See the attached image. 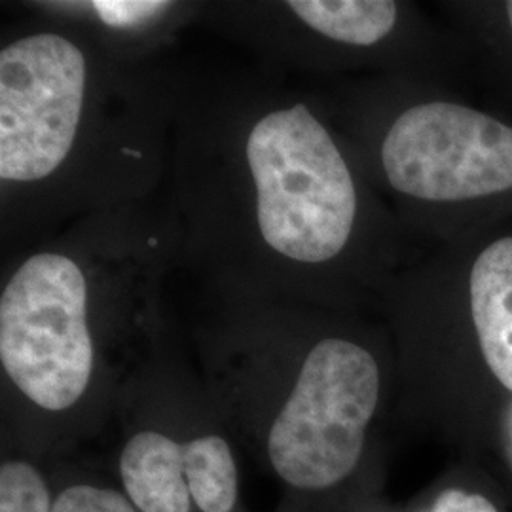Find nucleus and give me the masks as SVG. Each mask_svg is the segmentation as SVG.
<instances>
[{
    "mask_svg": "<svg viewBox=\"0 0 512 512\" xmlns=\"http://www.w3.org/2000/svg\"><path fill=\"white\" fill-rule=\"evenodd\" d=\"M86 57L63 35L38 33L0 52V177L46 179L65 162L82 120Z\"/></svg>",
    "mask_w": 512,
    "mask_h": 512,
    "instance_id": "obj_4",
    "label": "nucleus"
},
{
    "mask_svg": "<svg viewBox=\"0 0 512 512\" xmlns=\"http://www.w3.org/2000/svg\"><path fill=\"white\" fill-rule=\"evenodd\" d=\"M184 469L194 507L200 512H234L239 478L230 444L220 435L184 442Z\"/></svg>",
    "mask_w": 512,
    "mask_h": 512,
    "instance_id": "obj_9",
    "label": "nucleus"
},
{
    "mask_svg": "<svg viewBox=\"0 0 512 512\" xmlns=\"http://www.w3.org/2000/svg\"><path fill=\"white\" fill-rule=\"evenodd\" d=\"M54 495L35 465L23 459L0 467V512H52Z\"/></svg>",
    "mask_w": 512,
    "mask_h": 512,
    "instance_id": "obj_10",
    "label": "nucleus"
},
{
    "mask_svg": "<svg viewBox=\"0 0 512 512\" xmlns=\"http://www.w3.org/2000/svg\"><path fill=\"white\" fill-rule=\"evenodd\" d=\"M52 512H139L124 492L95 486L73 484L55 495Z\"/></svg>",
    "mask_w": 512,
    "mask_h": 512,
    "instance_id": "obj_11",
    "label": "nucleus"
},
{
    "mask_svg": "<svg viewBox=\"0 0 512 512\" xmlns=\"http://www.w3.org/2000/svg\"><path fill=\"white\" fill-rule=\"evenodd\" d=\"M505 8H507V16H509V21H511L512 29V2H507V4H505Z\"/></svg>",
    "mask_w": 512,
    "mask_h": 512,
    "instance_id": "obj_14",
    "label": "nucleus"
},
{
    "mask_svg": "<svg viewBox=\"0 0 512 512\" xmlns=\"http://www.w3.org/2000/svg\"><path fill=\"white\" fill-rule=\"evenodd\" d=\"M260 236L277 255L319 264L348 243L357 192L329 131L304 105L264 114L245 145Z\"/></svg>",
    "mask_w": 512,
    "mask_h": 512,
    "instance_id": "obj_1",
    "label": "nucleus"
},
{
    "mask_svg": "<svg viewBox=\"0 0 512 512\" xmlns=\"http://www.w3.org/2000/svg\"><path fill=\"white\" fill-rule=\"evenodd\" d=\"M427 512H499V509L486 495L463 488H448L437 495Z\"/></svg>",
    "mask_w": 512,
    "mask_h": 512,
    "instance_id": "obj_13",
    "label": "nucleus"
},
{
    "mask_svg": "<svg viewBox=\"0 0 512 512\" xmlns=\"http://www.w3.org/2000/svg\"><path fill=\"white\" fill-rule=\"evenodd\" d=\"M105 25L114 29H133L158 18L171 2L158 0H97L86 4Z\"/></svg>",
    "mask_w": 512,
    "mask_h": 512,
    "instance_id": "obj_12",
    "label": "nucleus"
},
{
    "mask_svg": "<svg viewBox=\"0 0 512 512\" xmlns=\"http://www.w3.org/2000/svg\"><path fill=\"white\" fill-rule=\"evenodd\" d=\"M124 494L139 512H192L184 442L145 429L129 437L118 459Z\"/></svg>",
    "mask_w": 512,
    "mask_h": 512,
    "instance_id": "obj_6",
    "label": "nucleus"
},
{
    "mask_svg": "<svg viewBox=\"0 0 512 512\" xmlns=\"http://www.w3.org/2000/svg\"><path fill=\"white\" fill-rule=\"evenodd\" d=\"M469 291L486 365L497 382L512 393V238L497 239L480 253Z\"/></svg>",
    "mask_w": 512,
    "mask_h": 512,
    "instance_id": "obj_7",
    "label": "nucleus"
},
{
    "mask_svg": "<svg viewBox=\"0 0 512 512\" xmlns=\"http://www.w3.org/2000/svg\"><path fill=\"white\" fill-rule=\"evenodd\" d=\"M88 285L73 258L29 256L0 296V363L25 399L48 412L78 403L92 382L95 349Z\"/></svg>",
    "mask_w": 512,
    "mask_h": 512,
    "instance_id": "obj_3",
    "label": "nucleus"
},
{
    "mask_svg": "<svg viewBox=\"0 0 512 512\" xmlns=\"http://www.w3.org/2000/svg\"><path fill=\"white\" fill-rule=\"evenodd\" d=\"M380 399V368L359 344L329 338L311 349L268 431L270 465L298 492H325L359 465Z\"/></svg>",
    "mask_w": 512,
    "mask_h": 512,
    "instance_id": "obj_2",
    "label": "nucleus"
},
{
    "mask_svg": "<svg viewBox=\"0 0 512 512\" xmlns=\"http://www.w3.org/2000/svg\"><path fill=\"white\" fill-rule=\"evenodd\" d=\"M382 164L391 186L418 200L492 196L512 188V129L454 103H425L389 128Z\"/></svg>",
    "mask_w": 512,
    "mask_h": 512,
    "instance_id": "obj_5",
    "label": "nucleus"
},
{
    "mask_svg": "<svg viewBox=\"0 0 512 512\" xmlns=\"http://www.w3.org/2000/svg\"><path fill=\"white\" fill-rule=\"evenodd\" d=\"M313 31L351 46H372L387 37L397 21L389 0H293L287 4Z\"/></svg>",
    "mask_w": 512,
    "mask_h": 512,
    "instance_id": "obj_8",
    "label": "nucleus"
}]
</instances>
